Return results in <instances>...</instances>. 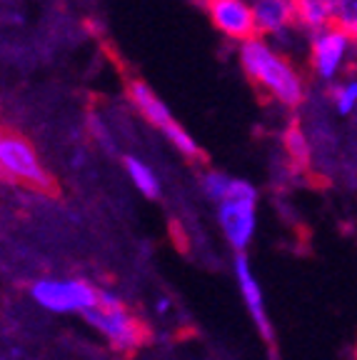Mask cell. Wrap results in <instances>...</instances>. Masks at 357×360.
Returning <instances> with one entry per match:
<instances>
[{"label": "cell", "instance_id": "1", "mask_svg": "<svg viewBox=\"0 0 357 360\" xmlns=\"http://www.w3.org/2000/svg\"><path fill=\"white\" fill-rule=\"evenodd\" d=\"M238 58H240V65L250 83L278 108L292 112L305 103L307 80L302 70L290 56L278 51L268 38L255 35V38L240 43Z\"/></svg>", "mask_w": 357, "mask_h": 360}, {"label": "cell", "instance_id": "2", "mask_svg": "<svg viewBox=\"0 0 357 360\" xmlns=\"http://www.w3.org/2000/svg\"><path fill=\"white\" fill-rule=\"evenodd\" d=\"M83 321L100 335L108 348L120 355L138 353L148 340V326L143 318L133 313L115 290L108 288H100V298L83 315Z\"/></svg>", "mask_w": 357, "mask_h": 360}, {"label": "cell", "instance_id": "3", "mask_svg": "<svg viewBox=\"0 0 357 360\" xmlns=\"http://www.w3.org/2000/svg\"><path fill=\"white\" fill-rule=\"evenodd\" d=\"M257 210H260V193L250 180L242 178H235L225 200L215 205L218 228L235 255H245V250L255 240Z\"/></svg>", "mask_w": 357, "mask_h": 360}, {"label": "cell", "instance_id": "4", "mask_svg": "<svg viewBox=\"0 0 357 360\" xmlns=\"http://www.w3.org/2000/svg\"><path fill=\"white\" fill-rule=\"evenodd\" d=\"M28 295L45 313L83 318L100 298V285L80 276H43L30 283Z\"/></svg>", "mask_w": 357, "mask_h": 360}, {"label": "cell", "instance_id": "5", "mask_svg": "<svg viewBox=\"0 0 357 360\" xmlns=\"http://www.w3.org/2000/svg\"><path fill=\"white\" fill-rule=\"evenodd\" d=\"M125 96H128L130 105L140 112V118L148 125H152L155 130H160L162 138L175 148L183 158L188 160H200L202 150L195 143V138L175 120V115L168 110V105L162 103V98L155 90L140 78H128L125 80Z\"/></svg>", "mask_w": 357, "mask_h": 360}, {"label": "cell", "instance_id": "6", "mask_svg": "<svg viewBox=\"0 0 357 360\" xmlns=\"http://www.w3.org/2000/svg\"><path fill=\"white\" fill-rule=\"evenodd\" d=\"M0 170L8 183L28 191L51 193L56 188V180L43 165L35 146L15 130H6L0 138Z\"/></svg>", "mask_w": 357, "mask_h": 360}, {"label": "cell", "instance_id": "7", "mask_svg": "<svg viewBox=\"0 0 357 360\" xmlns=\"http://www.w3.org/2000/svg\"><path fill=\"white\" fill-rule=\"evenodd\" d=\"M357 40L347 35L342 28L332 25L327 30L310 35V45H307V70L325 88L340 83L342 73L350 68V60L355 56Z\"/></svg>", "mask_w": 357, "mask_h": 360}, {"label": "cell", "instance_id": "8", "mask_svg": "<svg viewBox=\"0 0 357 360\" xmlns=\"http://www.w3.org/2000/svg\"><path fill=\"white\" fill-rule=\"evenodd\" d=\"M233 276H235L238 292H240V298H242V305H245L255 330L260 333V338H263L265 343L273 345L275 343V326L268 315L263 285H260V281H257V273H255V268H252L247 255H235L233 258Z\"/></svg>", "mask_w": 357, "mask_h": 360}, {"label": "cell", "instance_id": "9", "mask_svg": "<svg viewBox=\"0 0 357 360\" xmlns=\"http://www.w3.org/2000/svg\"><path fill=\"white\" fill-rule=\"evenodd\" d=\"M207 15L225 38L235 40L238 45L257 35L255 13L247 0H210Z\"/></svg>", "mask_w": 357, "mask_h": 360}, {"label": "cell", "instance_id": "10", "mask_svg": "<svg viewBox=\"0 0 357 360\" xmlns=\"http://www.w3.org/2000/svg\"><path fill=\"white\" fill-rule=\"evenodd\" d=\"M255 25L260 38H278L297 25V0H255Z\"/></svg>", "mask_w": 357, "mask_h": 360}, {"label": "cell", "instance_id": "11", "mask_svg": "<svg viewBox=\"0 0 357 360\" xmlns=\"http://www.w3.org/2000/svg\"><path fill=\"white\" fill-rule=\"evenodd\" d=\"M280 143H283L285 155L295 170H307L313 165V143H310V135L305 133L302 123L290 120L280 133Z\"/></svg>", "mask_w": 357, "mask_h": 360}, {"label": "cell", "instance_id": "12", "mask_svg": "<svg viewBox=\"0 0 357 360\" xmlns=\"http://www.w3.org/2000/svg\"><path fill=\"white\" fill-rule=\"evenodd\" d=\"M297 25L307 35L332 28L335 25V6H332V0H297Z\"/></svg>", "mask_w": 357, "mask_h": 360}, {"label": "cell", "instance_id": "13", "mask_svg": "<svg viewBox=\"0 0 357 360\" xmlns=\"http://www.w3.org/2000/svg\"><path fill=\"white\" fill-rule=\"evenodd\" d=\"M123 168H125L130 183H133L135 191H138L140 195H145L148 200H157V198H160V193H162L160 178H157V173L145 163V160H143V158L125 155L123 158Z\"/></svg>", "mask_w": 357, "mask_h": 360}, {"label": "cell", "instance_id": "14", "mask_svg": "<svg viewBox=\"0 0 357 360\" xmlns=\"http://www.w3.org/2000/svg\"><path fill=\"white\" fill-rule=\"evenodd\" d=\"M330 105L340 118H350L357 112V75H347L337 85L327 90Z\"/></svg>", "mask_w": 357, "mask_h": 360}, {"label": "cell", "instance_id": "15", "mask_svg": "<svg viewBox=\"0 0 357 360\" xmlns=\"http://www.w3.org/2000/svg\"><path fill=\"white\" fill-rule=\"evenodd\" d=\"M233 183H235L233 175L223 173V170L210 168V170H202L200 173V191H202V195L212 202V205H218V202L225 200V195L230 193Z\"/></svg>", "mask_w": 357, "mask_h": 360}, {"label": "cell", "instance_id": "16", "mask_svg": "<svg viewBox=\"0 0 357 360\" xmlns=\"http://www.w3.org/2000/svg\"><path fill=\"white\" fill-rule=\"evenodd\" d=\"M335 6V25L357 40V0H332Z\"/></svg>", "mask_w": 357, "mask_h": 360}, {"label": "cell", "instance_id": "17", "mask_svg": "<svg viewBox=\"0 0 357 360\" xmlns=\"http://www.w3.org/2000/svg\"><path fill=\"white\" fill-rule=\"evenodd\" d=\"M170 308H173V303H170L168 298H160V300H157V303H155V310H157V313H160V315H165Z\"/></svg>", "mask_w": 357, "mask_h": 360}, {"label": "cell", "instance_id": "18", "mask_svg": "<svg viewBox=\"0 0 357 360\" xmlns=\"http://www.w3.org/2000/svg\"><path fill=\"white\" fill-rule=\"evenodd\" d=\"M352 360H357V338H355V345H352Z\"/></svg>", "mask_w": 357, "mask_h": 360}, {"label": "cell", "instance_id": "19", "mask_svg": "<svg viewBox=\"0 0 357 360\" xmlns=\"http://www.w3.org/2000/svg\"><path fill=\"white\" fill-rule=\"evenodd\" d=\"M247 3H255V0H247Z\"/></svg>", "mask_w": 357, "mask_h": 360}]
</instances>
